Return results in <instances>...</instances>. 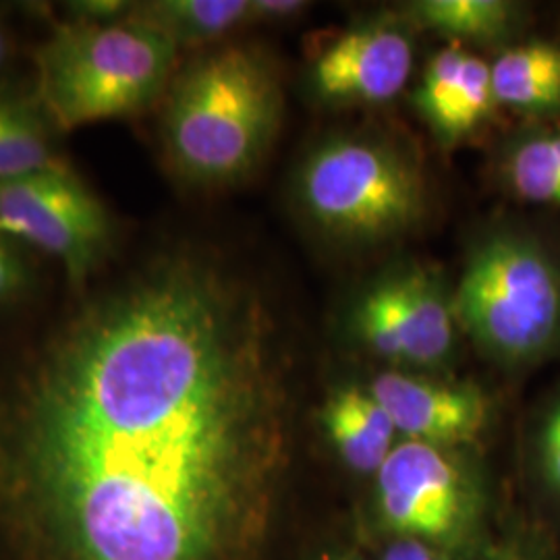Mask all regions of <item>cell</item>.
I'll return each instance as SVG.
<instances>
[{
    "instance_id": "7c38bea8",
    "label": "cell",
    "mask_w": 560,
    "mask_h": 560,
    "mask_svg": "<svg viewBox=\"0 0 560 560\" xmlns=\"http://www.w3.org/2000/svg\"><path fill=\"white\" fill-rule=\"evenodd\" d=\"M320 423L342 463L358 474L376 476L399 442L395 423L370 388H335L322 405Z\"/></svg>"
},
{
    "instance_id": "2e32d148",
    "label": "cell",
    "mask_w": 560,
    "mask_h": 560,
    "mask_svg": "<svg viewBox=\"0 0 560 560\" xmlns=\"http://www.w3.org/2000/svg\"><path fill=\"white\" fill-rule=\"evenodd\" d=\"M502 185L523 201L560 206V131L527 129L499 154Z\"/></svg>"
},
{
    "instance_id": "d6986e66",
    "label": "cell",
    "mask_w": 560,
    "mask_h": 560,
    "mask_svg": "<svg viewBox=\"0 0 560 560\" xmlns=\"http://www.w3.org/2000/svg\"><path fill=\"white\" fill-rule=\"evenodd\" d=\"M34 282V272L15 241L0 235V305L23 298Z\"/></svg>"
},
{
    "instance_id": "7402d4cb",
    "label": "cell",
    "mask_w": 560,
    "mask_h": 560,
    "mask_svg": "<svg viewBox=\"0 0 560 560\" xmlns=\"http://www.w3.org/2000/svg\"><path fill=\"white\" fill-rule=\"evenodd\" d=\"M384 560H442L436 552H434V548L430 546V544H423V541L418 540H405V538H400L397 544H393L388 550H386V555H384Z\"/></svg>"
},
{
    "instance_id": "603a6c76",
    "label": "cell",
    "mask_w": 560,
    "mask_h": 560,
    "mask_svg": "<svg viewBox=\"0 0 560 560\" xmlns=\"http://www.w3.org/2000/svg\"><path fill=\"white\" fill-rule=\"evenodd\" d=\"M488 560H538L536 557H532L529 552H523L520 548H509V550H501L497 552L494 557H490Z\"/></svg>"
},
{
    "instance_id": "3957f363",
    "label": "cell",
    "mask_w": 560,
    "mask_h": 560,
    "mask_svg": "<svg viewBox=\"0 0 560 560\" xmlns=\"http://www.w3.org/2000/svg\"><path fill=\"white\" fill-rule=\"evenodd\" d=\"M291 196L322 240L370 249L413 233L430 210L418 154L381 131H337L314 143L293 173Z\"/></svg>"
},
{
    "instance_id": "8992f818",
    "label": "cell",
    "mask_w": 560,
    "mask_h": 560,
    "mask_svg": "<svg viewBox=\"0 0 560 560\" xmlns=\"http://www.w3.org/2000/svg\"><path fill=\"white\" fill-rule=\"evenodd\" d=\"M347 332L390 370L434 374L457 360L453 287L439 266L400 261L370 280L347 310Z\"/></svg>"
},
{
    "instance_id": "5bb4252c",
    "label": "cell",
    "mask_w": 560,
    "mask_h": 560,
    "mask_svg": "<svg viewBox=\"0 0 560 560\" xmlns=\"http://www.w3.org/2000/svg\"><path fill=\"white\" fill-rule=\"evenodd\" d=\"M499 106L529 119H560V46L513 44L490 65Z\"/></svg>"
},
{
    "instance_id": "9a60e30c",
    "label": "cell",
    "mask_w": 560,
    "mask_h": 560,
    "mask_svg": "<svg viewBox=\"0 0 560 560\" xmlns=\"http://www.w3.org/2000/svg\"><path fill=\"white\" fill-rule=\"evenodd\" d=\"M249 0H150L133 2L131 20L159 32L177 50L222 40L247 25Z\"/></svg>"
},
{
    "instance_id": "52a82bcc",
    "label": "cell",
    "mask_w": 560,
    "mask_h": 560,
    "mask_svg": "<svg viewBox=\"0 0 560 560\" xmlns=\"http://www.w3.org/2000/svg\"><path fill=\"white\" fill-rule=\"evenodd\" d=\"M0 235L25 243L85 287L113 247V221L101 198L67 166L0 180Z\"/></svg>"
},
{
    "instance_id": "6da1fadb",
    "label": "cell",
    "mask_w": 560,
    "mask_h": 560,
    "mask_svg": "<svg viewBox=\"0 0 560 560\" xmlns=\"http://www.w3.org/2000/svg\"><path fill=\"white\" fill-rule=\"evenodd\" d=\"M289 448L258 289L189 249L83 301L0 416V471L69 560H224Z\"/></svg>"
},
{
    "instance_id": "277c9868",
    "label": "cell",
    "mask_w": 560,
    "mask_h": 560,
    "mask_svg": "<svg viewBox=\"0 0 560 560\" xmlns=\"http://www.w3.org/2000/svg\"><path fill=\"white\" fill-rule=\"evenodd\" d=\"M453 303L483 360L525 370L560 355V258L525 226L494 224L471 241Z\"/></svg>"
},
{
    "instance_id": "ffe728a7",
    "label": "cell",
    "mask_w": 560,
    "mask_h": 560,
    "mask_svg": "<svg viewBox=\"0 0 560 560\" xmlns=\"http://www.w3.org/2000/svg\"><path fill=\"white\" fill-rule=\"evenodd\" d=\"M133 2L127 0H73L65 2L67 21L73 23H115L129 18Z\"/></svg>"
},
{
    "instance_id": "9c48e42d",
    "label": "cell",
    "mask_w": 560,
    "mask_h": 560,
    "mask_svg": "<svg viewBox=\"0 0 560 560\" xmlns=\"http://www.w3.org/2000/svg\"><path fill=\"white\" fill-rule=\"evenodd\" d=\"M413 25L400 11L345 30L314 59L310 88L330 106H374L399 96L413 69Z\"/></svg>"
},
{
    "instance_id": "4fadbf2b",
    "label": "cell",
    "mask_w": 560,
    "mask_h": 560,
    "mask_svg": "<svg viewBox=\"0 0 560 560\" xmlns=\"http://www.w3.org/2000/svg\"><path fill=\"white\" fill-rule=\"evenodd\" d=\"M400 13L416 32H434L460 46L506 50L525 27V9L509 0H413Z\"/></svg>"
},
{
    "instance_id": "cb8c5ba5",
    "label": "cell",
    "mask_w": 560,
    "mask_h": 560,
    "mask_svg": "<svg viewBox=\"0 0 560 560\" xmlns=\"http://www.w3.org/2000/svg\"><path fill=\"white\" fill-rule=\"evenodd\" d=\"M7 55H9V40H7L4 32L0 30V67L4 65V60H7Z\"/></svg>"
},
{
    "instance_id": "e0dca14e",
    "label": "cell",
    "mask_w": 560,
    "mask_h": 560,
    "mask_svg": "<svg viewBox=\"0 0 560 560\" xmlns=\"http://www.w3.org/2000/svg\"><path fill=\"white\" fill-rule=\"evenodd\" d=\"M50 129L36 98L0 92V180L65 164L55 152Z\"/></svg>"
},
{
    "instance_id": "ac0fdd59",
    "label": "cell",
    "mask_w": 560,
    "mask_h": 560,
    "mask_svg": "<svg viewBox=\"0 0 560 560\" xmlns=\"http://www.w3.org/2000/svg\"><path fill=\"white\" fill-rule=\"evenodd\" d=\"M536 465L546 488L560 499V399L541 418L536 434Z\"/></svg>"
},
{
    "instance_id": "44dd1931",
    "label": "cell",
    "mask_w": 560,
    "mask_h": 560,
    "mask_svg": "<svg viewBox=\"0 0 560 560\" xmlns=\"http://www.w3.org/2000/svg\"><path fill=\"white\" fill-rule=\"evenodd\" d=\"M307 9L301 0H249L247 23H280L293 20Z\"/></svg>"
},
{
    "instance_id": "8fae6325",
    "label": "cell",
    "mask_w": 560,
    "mask_h": 560,
    "mask_svg": "<svg viewBox=\"0 0 560 560\" xmlns=\"http://www.w3.org/2000/svg\"><path fill=\"white\" fill-rule=\"evenodd\" d=\"M490 62L448 42L432 55L413 92V108L444 148L471 138L497 108Z\"/></svg>"
},
{
    "instance_id": "ba28073f",
    "label": "cell",
    "mask_w": 560,
    "mask_h": 560,
    "mask_svg": "<svg viewBox=\"0 0 560 560\" xmlns=\"http://www.w3.org/2000/svg\"><path fill=\"white\" fill-rule=\"evenodd\" d=\"M376 499L400 538L448 544L474 525L480 486L463 448L400 439L376 474Z\"/></svg>"
},
{
    "instance_id": "30bf717a",
    "label": "cell",
    "mask_w": 560,
    "mask_h": 560,
    "mask_svg": "<svg viewBox=\"0 0 560 560\" xmlns=\"http://www.w3.org/2000/svg\"><path fill=\"white\" fill-rule=\"evenodd\" d=\"M368 388L386 409L402 441L467 448L480 441L490 425L492 405L474 382L384 370Z\"/></svg>"
},
{
    "instance_id": "7a4b0ae2",
    "label": "cell",
    "mask_w": 560,
    "mask_h": 560,
    "mask_svg": "<svg viewBox=\"0 0 560 560\" xmlns=\"http://www.w3.org/2000/svg\"><path fill=\"white\" fill-rule=\"evenodd\" d=\"M284 98L264 52L224 44L191 60L168 85L162 143L171 168L200 187L256 173L279 136Z\"/></svg>"
},
{
    "instance_id": "5b68a950",
    "label": "cell",
    "mask_w": 560,
    "mask_h": 560,
    "mask_svg": "<svg viewBox=\"0 0 560 560\" xmlns=\"http://www.w3.org/2000/svg\"><path fill=\"white\" fill-rule=\"evenodd\" d=\"M179 50L140 21H65L36 50V94L59 131L136 117L168 90Z\"/></svg>"
}]
</instances>
